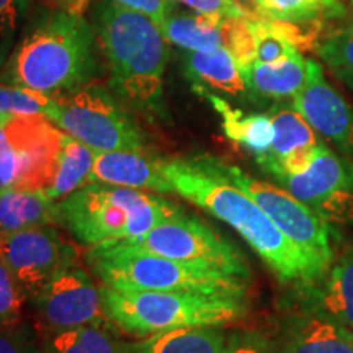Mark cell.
I'll return each instance as SVG.
<instances>
[{"label":"cell","mask_w":353,"mask_h":353,"mask_svg":"<svg viewBox=\"0 0 353 353\" xmlns=\"http://www.w3.org/2000/svg\"><path fill=\"white\" fill-rule=\"evenodd\" d=\"M161 167L176 195L236 229L281 281L311 285L324 276L252 196L211 170L203 156L161 159Z\"/></svg>","instance_id":"obj_1"},{"label":"cell","mask_w":353,"mask_h":353,"mask_svg":"<svg viewBox=\"0 0 353 353\" xmlns=\"http://www.w3.org/2000/svg\"><path fill=\"white\" fill-rule=\"evenodd\" d=\"M92 21L112 90L131 108L167 120L164 74L169 48L156 21L117 2L99 3Z\"/></svg>","instance_id":"obj_2"},{"label":"cell","mask_w":353,"mask_h":353,"mask_svg":"<svg viewBox=\"0 0 353 353\" xmlns=\"http://www.w3.org/2000/svg\"><path fill=\"white\" fill-rule=\"evenodd\" d=\"M97 34L82 13L65 8L21 39L8 63L12 83L46 95L87 85L97 72Z\"/></svg>","instance_id":"obj_3"},{"label":"cell","mask_w":353,"mask_h":353,"mask_svg":"<svg viewBox=\"0 0 353 353\" xmlns=\"http://www.w3.org/2000/svg\"><path fill=\"white\" fill-rule=\"evenodd\" d=\"M107 319L134 337L179 327H221L247 314L244 298L187 291L120 290L100 286Z\"/></svg>","instance_id":"obj_4"},{"label":"cell","mask_w":353,"mask_h":353,"mask_svg":"<svg viewBox=\"0 0 353 353\" xmlns=\"http://www.w3.org/2000/svg\"><path fill=\"white\" fill-rule=\"evenodd\" d=\"M182 213L179 205L157 195L105 183H87L57 203L59 224L92 247L143 236Z\"/></svg>","instance_id":"obj_5"},{"label":"cell","mask_w":353,"mask_h":353,"mask_svg":"<svg viewBox=\"0 0 353 353\" xmlns=\"http://www.w3.org/2000/svg\"><path fill=\"white\" fill-rule=\"evenodd\" d=\"M88 263L101 283L120 290L187 291L245 298L249 281L219 268L131 252L103 242L92 247Z\"/></svg>","instance_id":"obj_6"},{"label":"cell","mask_w":353,"mask_h":353,"mask_svg":"<svg viewBox=\"0 0 353 353\" xmlns=\"http://www.w3.org/2000/svg\"><path fill=\"white\" fill-rule=\"evenodd\" d=\"M46 118L95 151H145L144 131L100 85L54 95Z\"/></svg>","instance_id":"obj_7"},{"label":"cell","mask_w":353,"mask_h":353,"mask_svg":"<svg viewBox=\"0 0 353 353\" xmlns=\"http://www.w3.org/2000/svg\"><path fill=\"white\" fill-rule=\"evenodd\" d=\"M203 159L211 170L252 196L278 229L322 272H327L334 260V232L319 213L286 190L254 179L244 174L239 167L211 156H203Z\"/></svg>","instance_id":"obj_8"},{"label":"cell","mask_w":353,"mask_h":353,"mask_svg":"<svg viewBox=\"0 0 353 353\" xmlns=\"http://www.w3.org/2000/svg\"><path fill=\"white\" fill-rule=\"evenodd\" d=\"M63 138L44 114H0V187L50 188Z\"/></svg>","instance_id":"obj_9"},{"label":"cell","mask_w":353,"mask_h":353,"mask_svg":"<svg viewBox=\"0 0 353 353\" xmlns=\"http://www.w3.org/2000/svg\"><path fill=\"white\" fill-rule=\"evenodd\" d=\"M110 244L131 252L208 265L250 281V268L244 255L201 219L183 213L164 221L143 236L112 241Z\"/></svg>","instance_id":"obj_10"},{"label":"cell","mask_w":353,"mask_h":353,"mask_svg":"<svg viewBox=\"0 0 353 353\" xmlns=\"http://www.w3.org/2000/svg\"><path fill=\"white\" fill-rule=\"evenodd\" d=\"M0 254L26 296L34 298L56 273L77 265L79 247L51 226L0 236Z\"/></svg>","instance_id":"obj_11"},{"label":"cell","mask_w":353,"mask_h":353,"mask_svg":"<svg viewBox=\"0 0 353 353\" xmlns=\"http://www.w3.org/2000/svg\"><path fill=\"white\" fill-rule=\"evenodd\" d=\"M43 330L107 324L100 288L83 268H64L33 298Z\"/></svg>","instance_id":"obj_12"},{"label":"cell","mask_w":353,"mask_h":353,"mask_svg":"<svg viewBox=\"0 0 353 353\" xmlns=\"http://www.w3.org/2000/svg\"><path fill=\"white\" fill-rule=\"evenodd\" d=\"M309 76L304 87L293 97V108L312 130L321 132L342 148L350 151L353 139V114L347 101L325 82L321 65L307 59Z\"/></svg>","instance_id":"obj_13"},{"label":"cell","mask_w":353,"mask_h":353,"mask_svg":"<svg viewBox=\"0 0 353 353\" xmlns=\"http://www.w3.org/2000/svg\"><path fill=\"white\" fill-rule=\"evenodd\" d=\"M276 180L283 185L286 192L306 203L317 213L322 203L335 192H353V164L321 144L314 161L303 174L281 175Z\"/></svg>","instance_id":"obj_14"},{"label":"cell","mask_w":353,"mask_h":353,"mask_svg":"<svg viewBox=\"0 0 353 353\" xmlns=\"http://www.w3.org/2000/svg\"><path fill=\"white\" fill-rule=\"evenodd\" d=\"M90 183L145 188L157 193H175L161 167V159L132 151H95Z\"/></svg>","instance_id":"obj_15"},{"label":"cell","mask_w":353,"mask_h":353,"mask_svg":"<svg viewBox=\"0 0 353 353\" xmlns=\"http://www.w3.org/2000/svg\"><path fill=\"white\" fill-rule=\"evenodd\" d=\"M353 330L316 314L291 316L283 322L276 345L280 353H353Z\"/></svg>","instance_id":"obj_16"},{"label":"cell","mask_w":353,"mask_h":353,"mask_svg":"<svg viewBox=\"0 0 353 353\" xmlns=\"http://www.w3.org/2000/svg\"><path fill=\"white\" fill-rule=\"evenodd\" d=\"M304 312L327 317L353 330V245L330 268L321 288H312Z\"/></svg>","instance_id":"obj_17"},{"label":"cell","mask_w":353,"mask_h":353,"mask_svg":"<svg viewBox=\"0 0 353 353\" xmlns=\"http://www.w3.org/2000/svg\"><path fill=\"white\" fill-rule=\"evenodd\" d=\"M185 70L198 94L216 90L231 97L245 95L247 85L234 56L226 48L190 51Z\"/></svg>","instance_id":"obj_18"},{"label":"cell","mask_w":353,"mask_h":353,"mask_svg":"<svg viewBox=\"0 0 353 353\" xmlns=\"http://www.w3.org/2000/svg\"><path fill=\"white\" fill-rule=\"evenodd\" d=\"M59 224L57 205L44 190L0 188V236Z\"/></svg>","instance_id":"obj_19"},{"label":"cell","mask_w":353,"mask_h":353,"mask_svg":"<svg viewBox=\"0 0 353 353\" xmlns=\"http://www.w3.org/2000/svg\"><path fill=\"white\" fill-rule=\"evenodd\" d=\"M228 19L176 10L174 2L165 20L159 25L167 41L187 51H208L226 46Z\"/></svg>","instance_id":"obj_20"},{"label":"cell","mask_w":353,"mask_h":353,"mask_svg":"<svg viewBox=\"0 0 353 353\" xmlns=\"http://www.w3.org/2000/svg\"><path fill=\"white\" fill-rule=\"evenodd\" d=\"M247 90L265 99H288L304 87L309 76V63L301 52L275 64L254 61L241 69Z\"/></svg>","instance_id":"obj_21"},{"label":"cell","mask_w":353,"mask_h":353,"mask_svg":"<svg viewBox=\"0 0 353 353\" xmlns=\"http://www.w3.org/2000/svg\"><path fill=\"white\" fill-rule=\"evenodd\" d=\"M206 99L223 118L224 134L236 144H241L247 151L254 152L255 157L263 156L272 149L275 128L272 117L268 114H244L241 110L232 108L221 97L205 92Z\"/></svg>","instance_id":"obj_22"},{"label":"cell","mask_w":353,"mask_h":353,"mask_svg":"<svg viewBox=\"0 0 353 353\" xmlns=\"http://www.w3.org/2000/svg\"><path fill=\"white\" fill-rule=\"evenodd\" d=\"M228 335L219 327H179L128 343L130 353H223Z\"/></svg>","instance_id":"obj_23"},{"label":"cell","mask_w":353,"mask_h":353,"mask_svg":"<svg viewBox=\"0 0 353 353\" xmlns=\"http://www.w3.org/2000/svg\"><path fill=\"white\" fill-rule=\"evenodd\" d=\"M41 353H130L107 324L43 330Z\"/></svg>","instance_id":"obj_24"},{"label":"cell","mask_w":353,"mask_h":353,"mask_svg":"<svg viewBox=\"0 0 353 353\" xmlns=\"http://www.w3.org/2000/svg\"><path fill=\"white\" fill-rule=\"evenodd\" d=\"M94 161L95 149L88 148L87 144L81 143L72 136L64 134L54 179H52L50 188L44 190V193L52 201H57L64 200L70 193L85 187L87 183H90Z\"/></svg>","instance_id":"obj_25"},{"label":"cell","mask_w":353,"mask_h":353,"mask_svg":"<svg viewBox=\"0 0 353 353\" xmlns=\"http://www.w3.org/2000/svg\"><path fill=\"white\" fill-rule=\"evenodd\" d=\"M270 117L273 128H275L272 149L263 156L257 157L259 165L263 170L298 149L319 144L312 126L294 108H275Z\"/></svg>","instance_id":"obj_26"},{"label":"cell","mask_w":353,"mask_h":353,"mask_svg":"<svg viewBox=\"0 0 353 353\" xmlns=\"http://www.w3.org/2000/svg\"><path fill=\"white\" fill-rule=\"evenodd\" d=\"M342 0H263V19L290 23H321L345 17Z\"/></svg>","instance_id":"obj_27"},{"label":"cell","mask_w":353,"mask_h":353,"mask_svg":"<svg viewBox=\"0 0 353 353\" xmlns=\"http://www.w3.org/2000/svg\"><path fill=\"white\" fill-rule=\"evenodd\" d=\"M249 23L255 41V61L259 63L275 64L301 52L286 37L280 20L250 15Z\"/></svg>","instance_id":"obj_28"},{"label":"cell","mask_w":353,"mask_h":353,"mask_svg":"<svg viewBox=\"0 0 353 353\" xmlns=\"http://www.w3.org/2000/svg\"><path fill=\"white\" fill-rule=\"evenodd\" d=\"M52 103V97L33 88L0 82V114H44Z\"/></svg>","instance_id":"obj_29"},{"label":"cell","mask_w":353,"mask_h":353,"mask_svg":"<svg viewBox=\"0 0 353 353\" xmlns=\"http://www.w3.org/2000/svg\"><path fill=\"white\" fill-rule=\"evenodd\" d=\"M25 298V291L17 281L7 260L0 254V327L20 325Z\"/></svg>","instance_id":"obj_30"},{"label":"cell","mask_w":353,"mask_h":353,"mask_svg":"<svg viewBox=\"0 0 353 353\" xmlns=\"http://www.w3.org/2000/svg\"><path fill=\"white\" fill-rule=\"evenodd\" d=\"M325 63L341 70H353V25L330 33L316 48Z\"/></svg>","instance_id":"obj_31"},{"label":"cell","mask_w":353,"mask_h":353,"mask_svg":"<svg viewBox=\"0 0 353 353\" xmlns=\"http://www.w3.org/2000/svg\"><path fill=\"white\" fill-rule=\"evenodd\" d=\"M223 353H280L276 342L257 330H234L226 337Z\"/></svg>","instance_id":"obj_32"},{"label":"cell","mask_w":353,"mask_h":353,"mask_svg":"<svg viewBox=\"0 0 353 353\" xmlns=\"http://www.w3.org/2000/svg\"><path fill=\"white\" fill-rule=\"evenodd\" d=\"M180 6L188 7L190 10H195L203 15L218 17V19H241V17H249L241 3L236 0H174Z\"/></svg>","instance_id":"obj_33"},{"label":"cell","mask_w":353,"mask_h":353,"mask_svg":"<svg viewBox=\"0 0 353 353\" xmlns=\"http://www.w3.org/2000/svg\"><path fill=\"white\" fill-rule=\"evenodd\" d=\"M0 353H41V345L21 325L0 327Z\"/></svg>","instance_id":"obj_34"},{"label":"cell","mask_w":353,"mask_h":353,"mask_svg":"<svg viewBox=\"0 0 353 353\" xmlns=\"http://www.w3.org/2000/svg\"><path fill=\"white\" fill-rule=\"evenodd\" d=\"M113 2L120 3V6L131 8V10L143 13L149 17L152 21H156L159 26L165 20L167 13L170 12L174 0H113Z\"/></svg>","instance_id":"obj_35"},{"label":"cell","mask_w":353,"mask_h":353,"mask_svg":"<svg viewBox=\"0 0 353 353\" xmlns=\"http://www.w3.org/2000/svg\"><path fill=\"white\" fill-rule=\"evenodd\" d=\"M21 0H0V46H3L19 28Z\"/></svg>","instance_id":"obj_36"},{"label":"cell","mask_w":353,"mask_h":353,"mask_svg":"<svg viewBox=\"0 0 353 353\" xmlns=\"http://www.w3.org/2000/svg\"><path fill=\"white\" fill-rule=\"evenodd\" d=\"M50 2L57 3V6H59L61 8H65V10L83 13L88 0H50Z\"/></svg>","instance_id":"obj_37"},{"label":"cell","mask_w":353,"mask_h":353,"mask_svg":"<svg viewBox=\"0 0 353 353\" xmlns=\"http://www.w3.org/2000/svg\"><path fill=\"white\" fill-rule=\"evenodd\" d=\"M236 2L241 3V6L249 12V15L262 17L263 0H236Z\"/></svg>","instance_id":"obj_38"},{"label":"cell","mask_w":353,"mask_h":353,"mask_svg":"<svg viewBox=\"0 0 353 353\" xmlns=\"http://www.w3.org/2000/svg\"><path fill=\"white\" fill-rule=\"evenodd\" d=\"M348 2H350V3H352V6H353V0H348Z\"/></svg>","instance_id":"obj_39"},{"label":"cell","mask_w":353,"mask_h":353,"mask_svg":"<svg viewBox=\"0 0 353 353\" xmlns=\"http://www.w3.org/2000/svg\"><path fill=\"white\" fill-rule=\"evenodd\" d=\"M352 352H353V343H352Z\"/></svg>","instance_id":"obj_40"},{"label":"cell","mask_w":353,"mask_h":353,"mask_svg":"<svg viewBox=\"0 0 353 353\" xmlns=\"http://www.w3.org/2000/svg\"><path fill=\"white\" fill-rule=\"evenodd\" d=\"M0 188H2V187H0Z\"/></svg>","instance_id":"obj_41"}]
</instances>
